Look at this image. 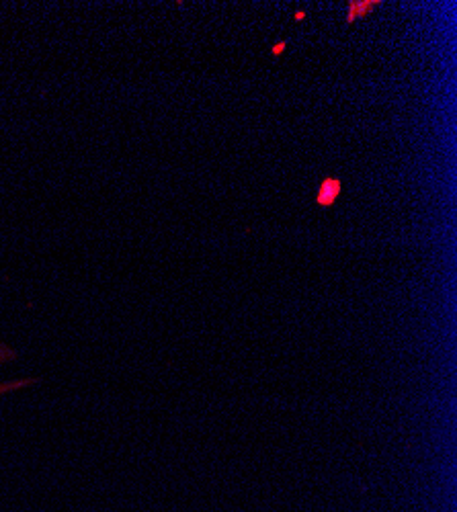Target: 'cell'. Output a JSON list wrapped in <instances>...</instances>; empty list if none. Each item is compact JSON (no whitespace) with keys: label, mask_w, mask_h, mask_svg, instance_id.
Listing matches in <instances>:
<instances>
[{"label":"cell","mask_w":457,"mask_h":512,"mask_svg":"<svg viewBox=\"0 0 457 512\" xmlns=\"http://www.w3.org/2000/svg\"><path fill=\"white\" fill-rule=\"evenodd\" d=\"M343 193V181L337 177H326L316 193V203L320 207H332Z\"/></svg>","instance_id":"cell-1"},{"label":"cell","mask_w":457,"mask_h":512,"mask_svg":"<svg viewBox=\"0 0 457 512\" xmlns=\"http://www.w3.org/2000/svg\"><path fill=\"white\" fill-rule=\"evenodd\" d=\"M376 7H380V0H351L347 25H353L357 19L367 17Z\"/></svg>","instance_id":"cell-2"},{"label":"cell","mask_w":457,"mask_h":512,"mask_svg":"<svg viewBox=\"0 0 457 512\" xmlns=\"http://www.w3.org/2000/svg\"><path fill=\"white\" fill-rule=\"evenodd\" d=\"M285 48H287V44H285V41H281V44H275V46H273L271 52H273V56L277 58V56H281V54L285 52Z\"/></svg>","instance_id":"cell-3"},{"label":"cell","mask_w":457,"mask_h":512,"mask_svg":"<svg viewBox=\"0 0 457 512\" xmlns=\"http://www.w3.org/2000/svg\"><path fill=\"white\" fill-rule=\"evenodd\" d=\"M304 19H306V13H304V11L296 13V21H304Z\"/></svg>","instance_id":"cell-4"}]
</instances>
